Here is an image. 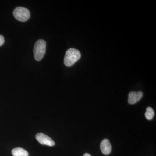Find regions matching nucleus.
Wrapping results in <instances>:
<instances>
[{
  "label": "nucleus",
  "mask_w": 156,
  "mask_h": 156,
  "mask_svg": "<svg viewBox=\"0 0 156 156\" xmlns=\"http://www.w3.org/2000/svg\"><path fill=\"white\" fill-rule=\"evenodd\" d=\"M83 156H92L90 154L88 153H85Z\"/></svg>",
  "instance_id": "9d476101"
},
{
  "label": "nucleus",
  "mask_w": 156,
  "mask_h": 156,
  "mask_svg": "<svg viewBox=\"0 0 156 156\" xmlns=\"http://www.w3.org/2000/svg\"><path fill=\"white\" fill-rule=\"evenodd\" d=\"M154 115V110L150 107H148L146 109V112L145 114V116L147 119L151 120L152 119Z\"/></svg>",
  "instance_id": "6e6552de"
},
{
  "label": "nucleus",
  "mask_w": 156,
  "mask_h": 156,
  "mask_svg": "<svg viewBox=\"0 0 156 156\" xmlns=\"http://www.w3.org/2000/svg\"><path fill=\"white\" fill-rule=\"evenodd\" d=\"M46 42L44 40H39L35 44L34 48V57L36 61H40L44 56L46 50Z\"/></svg>",
  "instance_id": "f03ea898"
},
{
  "label": "nucleus",
  "mask_w": 156,
  "mask_h": 156,
  "mask_svg": "<svg viewBox=\"0 0 156 156\" xmlns=\"http://www.w3.org/2000/svg\"><path fill=\"white\" fill-rule=\"evenodd\" d=\"M4 42H5V39L4 37L2 35H0V47L4 44Z\"/></svg>",
  "instance_id": "1a4fd4ad"
},
{
  "label": "nucleus",
  "mask_w": 156,
  "mask_h": 156,
  "mask_svg": "<svg viewBox=\"0 0 156 156\" xmlns=\"http://www.w3.org/2000/svg\"><path fill=\"white\" fill-rule=\"evenodd\" d=\"M143 95L142 92H131L128 95V102L131 105L134 104L141 99Z\"/></svg>",
  "instance_id": "39448f33"
},
{
  "label": "nucleus",
  "mask_w": 156,
  "mask_h": 156,
  "mask_svg": "<svg viewBox=\"0 0 156 156\" xmlns=\"http://www.w3.org/2000/svg\"><path fill=\"white\" fill-rule=\"evenodd\" d=\"M36 138L40 144L43 145L52 147L55 145V142L51 138L42 133H38L36 135Z\"/></svg>",
  "instance_id": "20e7f679"
},
{
  "label": "nucleus",
  "mask_w": 156,
  "mask_h": 156,
  "mask_svg": "<svg viewBox=\"0 0 156 156\" xmlns=\"http://www.w3.org/2000/svg\"><path fill=\"white\" fill-rule=\"evenodd\" d=\"M100 149L102 154L105 155L110 154L112 151V146L108 139H105L101 141L100 144Z\"/></svg>",
  "instance_id": "423d86ee"
},
{
  "label": "nucleus",
  "mask_w": 156,
  "mask_h": 156,
  "mask_svg": "<svg viewBox=\"0 0 156 156\" xmlns=\"http://www.w3.org/2000/svg\"><path fill=\"white\" fill-rule=\"evenodd\" d=\"M14 18L20 22H24L27 21L30 17V12L27 8L23 7H17L13 11Z\"/></svg>",
  "instance_id": "7ed1b4c3"
},
{
  "label": "nucleus",
  "mask_w": 156,
  "mask_h": 156,
  "mask_svg": "<svg viewBox=\"0 0 156 156\" xmlns=\"http://www.w3.org/2000/svg\"><path fill=\"white\" fill-rule=\"evenodd\" d=\"M12 154L14 156H28V152L24 149L20 147L15 148L12 151Z\"/></svg>",
  "instance_id": "0eeeda50"
},
{
  "label": "nucleus",
  "mask_w": 156,
  "mask_h": 156,
  "mask_svg": "<svg viewBox=\"0 0 156 156\" xmlns=\"http://www.w3.org/2000/svg\"><path fill=\"white\" fill-rule=\"evenodd\" d=\"M80 52L74 48H70L66 53L64 63L66 66L70 67L73 65L81 58Z\"/></svg>",
  "instance_id": "f257e3e1"
}]
</instances>
